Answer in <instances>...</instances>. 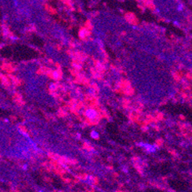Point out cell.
I'll return each mask as SVG.
<instances>
[{
	"mask_svg": "<svg viewBox=\"0 0 192 192\" xmlns=\"http://www.w3.org/2000/svg\"><path fill=\"white\" fill-rule=\"evenodd\" d=\"M88 34H89L88 31H87L86 28H82V29H81L79 31L78 35H79V37L81 38H86V36L88 35Z\"/></svg>",
	"mask_w": 192,
	"mask_h": 192,
	"instance_id": "obj_3",
	"label": "cell"
},
{
	"mask_svg": "<svg viewBox=\"0 0 192 192\" xmlns=\"http://www.w3.org/2000/svg\"><path fill=\"white\" fill-rule=\"evenodd\" d=\"M91 135H92V137H93V138H94V139H97V138H98V137H99L98 133H97L96 131L92 132Z\"/></svg>",
	"mask_w": 192,
	"mask_h": 192,
	"instance_id": "obj_6",
	"label": "cell"
},
{
	"mask_svg": "<svg viewBox=\"0 0 192 192\" xmlns=\"http://www.w3.org/2000/svg\"><path fill=\"white\" fill-rule=\"evenodd\" d=\"M52 77L54 79H59L61 78V72L58 70H55L52 72Z\"/></svg>",
	"mask_w": 192,
	"mask_h": 192,
	"instance_id": "obj_4",
	"label": "cell"
},
{
	"mask_svg": "<svg viewBox=\"0 0 192 192\" xmlns=\"http://www.w3.org/2000/svg\"><path fill=\"white\" fill-rule=\"evenodd\" d=\"M57 86L56 83H52L50 86V90H52V91H54V90H57Z\"/></svg>",
	"mask_w": 192,
	"mask_h": 192,
	"instance_id": "obj_5",
	"label": "cell"
},
{
	"mask_svg": "<svg viewBox=\"0 0 192 192\" xmlns=\"http://www.w3.org/2000/svg\"><path fill=\"white\" fill-rule=\"evenodd\" d=\"M85 115L90 121L96 122L99 118V114L97 112V110L94 109V108H88L86 110Z\"/></svg>",
	"mask_w": 192,
	"mask_h": 192,
	"instance_id": "obj_1",
	"label": "cell"
},
{
	"mask_svg": "<svg viewBox=\"0 0 192 192\" xmlns=\"http://www.w3.org/2000/svg\"><path fill=\"white\" fill-rule=\"evenodd\" d=\"M139 146H140L141 148L144 149V150H145L147 153H150V154L156 152L158 150L157 145L152 144H149V143H142L141 142V143L139 144Z\"/></svg>",
	"mask_w": 192,
	"mask_h": 192,
	"instance_id": "obj_2",
	"label": "cell"
}]
</instances>
